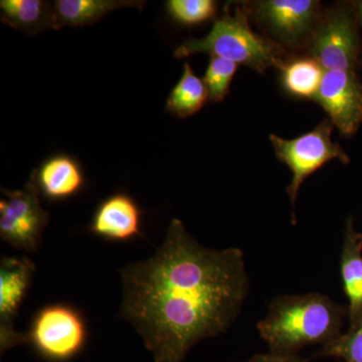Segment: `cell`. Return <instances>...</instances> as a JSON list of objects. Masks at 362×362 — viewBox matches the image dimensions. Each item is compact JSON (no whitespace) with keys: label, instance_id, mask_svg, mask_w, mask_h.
Listing matches in <instances>:
<instances>
[{"label":"cell","instance_id":"obj_1","mask_svg":"<svg viewBox=\"0 0 362 362\" xmlns=\"http://www.w3.org/2000/svg\"><path fill=\"white\" fill-rule=\"evenodd\" d=\"M120 275V316L156 362H183L195 344L226 333L250 292L242 250L207 249L177 218L153 256Z\"/></svg>","mask_w":362,"mask_h":362},{"label":"cell","instance_id":"obj_14","mask_svg":"<svg viewBox=\"0 0 362 362\" xmlns=\"http://www.w3.org/2000/svg\"><path fill=\"white\" fill-rule=\"evenodd\" d=\"M144 4L145 1L136 0H56L52 30L93 25L115 9L122 7L142 9Z\"/></svg>","mask_w":362,"mask_h":362},{"label":"cell","instance_id":"obj_10","mask_svg":"<svg viewBox=\"0 0 362 362\" xmlns=\"http://www.w3.org/2000/svg\"><path fill=\"white\" fill-rule=\"evenodd\" d=\"M142 211L134 199L118 192L104 199L95 211L90 230L110 240H128L142 235Z\"/></svg>","mask_w":362,"mask_h":362},{"label":"cell","instance_id":"obj_2","mask_svg":"<svg viewBox=\"0 0 362 362\" xmlns=\"http://www.w3.org/2000/svg\"><path fill=\"white\" fill-rule=\"evenodd\" d=\"M347 314V307L319 293L283 295L273 299L257 328L270 354H295L304 347L325 345L339 337Z\"/></svg>","mask_w":362,"mask_h":362},{"label":"cell","instance_id":"obj_6","mask_svg":"<svg viewBox=\"0 0 362 362\" xmlns=\"http://www.w3.org/2000/svg\"><path fill=\"white\" fill-rule=\"evenodd\" d=\"M86 338L85 322L78 311L66 305H51L35 315L25 343L45 358L65 361L83 349Z\"/></svg>","mask_w":362,"mask_h":362},{"label":"cell","instance_id":"obj_12","mask_svg":"<svg viewBox=\"0 0 362 362\" xmlns=\"http://www.w3.org/2000/svg\"><path fill=\"white\" fill-rule=\"evenodd\" d=\"M40 192L51 201H63L78 194L86 180L81 164L74 157L57 154L33 170Z\"/></svg>","mask_w":362,"mask_h":362},{"label":"cell","instance_id":"obj_17","mask_svg":"<svg viewBox=\"0 0 362 362\" xmlns=\"http://www.w3.org/2000/svg\"><path fill=\"white\" fill-rule=\"evenodd\" d=\"M281 70L283 71V85L290 94L315 100L325 73L316 59H294L285 64Z\"/></svg>","mask_w":362,"mask_h":362},{"label":"cell","instance_id":"obj_18","mask_svg":"<svg viewBox=\"0 0 362 362\" xmlns=\"http://www.w3.org/2000/svg\"><path fill=\"white\" fill-rule=\"evenodd\" d=\"M165 6L176 23L194 25L213 18L218 6L213 0H168Z\"/></svg>","mask_w":362,"mask_h":362},{"label":"cell","instance_id":"obj_9","mask_svg":"<svg viewBox=\"0 0 362 362\" xmlns=\"http://www.w3.org/2000/svg\"><path fill=\"white\" fill-rule=\"evenodd\" d=\"M357 33L351 14L346 11L331 13L314 35L312 56L324 71H354Z\"/></svg>","mask_w":362,"mask_h":362},{"label":"cell","instance_id":"obj_5","mask_svg":"<svg viewBox=\"0 0 362 362\" xmlns=\"http://www.w3.org/2000/svg\"><path fill=\"white\" fill-rule=\"evenodd\" d=\"M1 192L4 197L0 199V237L16 249L37 252L49 216L40 204L35 173L33 171L21 189L9 192L2 188Z\"/></svg>","mask_w":362,"mask_h":362},{"label":"cell","instance_id":"obj_3","mask_svg":"<svg viewBox=\"0 0 362 362\" xmlns=\"http://www.w3.org/2000/svg\"><path fill=\"white\" fill-rule=\"evenodd\" d=\"M199 52L250 66L259 73L285 65L280 47L252 32L246 13L239 9L233 14H223L202 39L185 40L175 49V57L185 59Z\"/></svg>","mask_w":362,"mask_h":362},{"label":"cell","instance_id":"obj_8","mask_svg":"<svg viewBox=\"0 0 362 362\" xmlns=\"http://www.w3.org/2000/svg\"><path fill=\"white\" fill-rule=\"evenodd\" d=\"M315 100L342 134H354L361 125L362 86L354 71H325Z\"/></svg>","mask_w":362,"mask_h":362},{"label":"cell","instance_id":"obj_21","mask_svg":"<svg viewBox=\"0 0 362 362\" xmlns=\"http://www.w3.org/2000/svg\"><path fill=\"white\" fill-rule=\"evenodd\" d=\"M245 362H308L296 354H257Z\"/></svg>","mask_w":362,"mask_h":362},{"label":"cell","instance_id":"obj_13","mask_svg":"<svg viewBox=\"0 0 362 362\" xmlns=\"http://www.w3.org/2000/svg\"><path fill=\"white\" fill-rule=\"evenodd\" d=\"M343 290L349 299L350 326L362 315V233L354 230L351 216L345 226L340 259Z\"/></svg>","mask_w":362,"mask_h":362},{"label":"cell","instance_id":"obj_11","mask_svg":"<svg viewBox=\"0 0 362 362\" xmlns=\"http://www.w3.org/2000/svg\"><path fill=\"white\" fill-rule=\"evenodd\" d=\"M317 6L313 0H268L259 2L257 13L281 39L294 44L310 28Z\"/></svg>","mask_w":362,"mask_h":362},{"label":"cell","instance_id":"obj_19","mask_svg":"<svg viewBox=\"0 0 362 362\" xmlns=\"http://www.w3.org/2000/svg\"><path fill=\"white\" fill-rule=\"evenodd\" d=\"M237 70V64L218 57H211L204 78L211 101L218 103L225 100Z\"/></svg>","mask_w":362,"mask_h":362},{"label":"cell","instance_id":"obj_16","mask_svg":"<svg viewBox=\"0 0 362 362\" xmlns=\"http://www.w3.org/2000/svg\"><path fill=\"white\" fill-rule=\"evenodd\" d=\"M183 69L180 80L171 90L166 102V111L178 118L194 115L209 99L206 83L195 75L192 66L185 63Z\"/></svg>","mask_w":362,"mask_h":362},{"label":"cell","instance_id":"obj_15","mask_svg":"<svg viewBox=\"0 0 362 362\" xmlns=\"http://www.w3.org/2000/svg\"><path fill=\"white\" fill-rule=\"evenodd\" d=\"M0 18L6 25L33 35L52 28L54 4L45 0H1Z\"/></svg>","mask_w":362,"mask_h":362},{"label":"cell","instance_id":"obj_22","mask_svg":"<svg viewBox=\"0 0 362 362\" xmlns=\"http://www.w3.org/2000/svg\"><path fill=\"white\" fill-rule=\"evenodd\" d=\"M358 13H359V18H361V23H362V2H361V4H359V11H358Z\"/></svg>","mask_w":362,"mask_h":362},{"label":"cell","instance_id":"obj_4","mask_svg":"<svg viewBox=\"0 0 362 362\" xmlns=\"http://www.w3.org/2000/svg\"><path fill=\"white\" fill-rule=\"evenodd\" d=\"M332 128V122L325 119L310 132L295 139L286 140L277 135H270L279 160L287 164L292 171V180L287 187V194L293 209L302 183L317 169L332 159L349 163V157L344 150L331 140Z\"/></svg>","mask_w":362,"mask_h":362},{"label":"cell","instance_id":"obj_20","mask_svg":"<svg viewBox=\"0 0 362 362\" xmlns=\"http://www.w3.org/2000/svg\"><path fill=\"white\" fill-rule=\"evenodd\" d=\"M320 356L337 357L344 362H362V315L346 333L323 345Z\"/></svg>","mask_w":362,"mask_h":362},{"label":"cell","instance_id":"obj_7","mask_svg":"<svg viewBox=\"0 0 362 362\" xmlns=\"http://www.w3.org/2000/svg\"><path fill=\"white\" fill-rule=\"evenodd\" d=\"M35 272L32 259L2 257L0 261V345L1 351L25 343V333L14 329V320Z\"/></svg>","mask_w":362,"mask_h":362}]
</instances>
